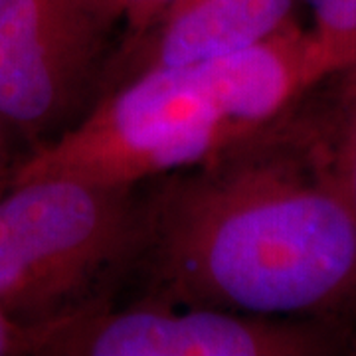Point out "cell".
I'll list each match as a JSON object with an SVG mask.
<instances>
[{
    "mask_svg": "<svg viewBox=\"0 0 356 356\" xmlns=\"http://www.w3.org/2000/svg\"><path fill=\"white\" fill-rule=\"evenodd\" d=\"M327 353L313 331L269 318L145 297L93 307L51 325L42 356H307Z\"/></svg>",
    "mask_w": 356,
    "mask_h": 356,
    "instance_id": "5",
    "label": "cell"
},
{
    "mask_svg": "<svg viewBox=\"0 0 356 356\" xmlns=\"http://www.w3.org/2000/svg\"><path fill=\"white\" fill-rule=\"evenodd\" d=\"M331 76L315 34L299 22L245 50L140 74L26 154L13 182L64 177L139 188L254 139Z\"/></svg>",
    "mask_w": 356,
    "mask_h": 356,
    "instance_id": "2",
    "label": "cell"
},
{
    "mask_svg": "<svg viewBox=\"0 0 356 356\" xmlns=\"http://www.w3.org/2000/svg\"><path fill=\"white\" fill-rule=\"evenodd\" d=\"M163 178L143 196L147 297L289 318L356 291V208L323 147L293 151L267 127Z\"/></svg>",
    "mask_w": 356,
    "mask_h": 356,
    "instance_id": "1",
    "label": "cell"
},
{
    "mask_svg": "<svg viewBox=\"0 0 356 356\" xmlns=\"http://www.w3.org/2000/svg\"><path fill=\"white\" fill-rule=\"evenodd\" d=\"M297 0H172L143 32L121 40L105 91L131 77L245 50L297 22Z\"/></svg>",
    "mask_w": 356,
    "mask_h": 356,
    "instance_id": "6",
    "label": "cell"
},
{
    "mask_svg": "<svg viewBox=\"0 0 356 356\" xmlns=\"http://www.w3.org/2000/svg\"><path fill=\"white\" fill-rule=\"evenodd\" d=\"M28 154L24 143L14 135L6 123L0 119V192H4L13 184L18 166Z\"/></svg>",
    "mask_w": 356,
    "mask_h": 356,
    "instance_id": "11",
    "label": "cell"
},
{
    "mask_svg": "<svg viewBox=\"0 0 356 356\" xmlns=\"http://www.w3.org/2000/svg\"><path fill=\"white\" fill-rule=\"evenodd\" d=\"M355 70H356V67H355ZM348 72H350V70H348Z\"/></svg>",
    "mask_w": 356,
    "mask_h": 356,
    "instance_id": "12",
    "label": "cell"
},
{
    "mask_svg": "<svg viewBox=\"0 0 356 356\" xmlns=\"http://www.w3.org/2000/svg\"><path fill=\"white\" fill-rule=\"evenodd\" d=\"M111 0H0V119L28 153L97 103L119 50Z\"/></svg>",
    "mask_w": 356,
    "mask_h": 356,
    "instance_id": "4",
    "label": "cell"
},
{
    "mask_svg": "<svg viewBox=\"0 0 356 356\" xmlns=\"http://www.w3.org/2000/svg\"><path fill=\"white\" fill-rule=\"evenodd\" d=\"M348 79L344 119L331 149L323 147L332 178L356 208V70L344 72Z\"/></svg>",
    "mask_w": 356,
    "mask_h": 356,
    "instance_id": "8",
    "label": "cell"
},
{
    "mask_svg": "<svg viewBox=\"0 0 356 356\" xmlns=\"http://www.w3.org/2000/svg\"><path fill=\"white\" fill-rule=\"evenodd\" d=\"M44 331L22 325L0 311V356H42Z\"/></svg>",
    "mask_w": 356,
    "mask_h": 356,
    "instance_id": "9",
    "label": "cell"
},
{
    "mask_svg": "<svg viewBox=\"0 0 356 356\" xmlns=\"http://www.w3.org/2000/svg\"><path fill=\"white\" fill-rule=\"evenodd\" d=\"M145 198L137 186L64 177L13 182L0 192V311L46 331L111 303L137 267Z\"/></svg>",
    "mask_w": 356,
    "mask_h": 356,
    "instance_id": "3",
    "label": "cell"
},
{
    "mask_svg": "<svg viewBox=\"0 0 356 356\" xmlns=\"http://www.w3.org/2000/svg\"><path fill=\"white\" fill-rule=\"evenodd\" d=\"M123 18V38L143 32L172 0H111Z\"/></svg>",
    "mask_w": 356,
    "mask_h": 356,
    "instance_id": "10",
    "label": "cell"
},
{
    "mask_svg": "<svg viewBox=\"0 0 356 356\" xmlns=\"http://www.w3.org/2000/svg\"><path fill=\"white\" fill-rule=\"evenodd\" d=\"M321 50L334 76L356 67V0H303Z\"/></svg>",
    "mask_w": 356,
    "mask_h": 356,
    "instance_id": "7",
    "label": "cell"
}]
</instances>
